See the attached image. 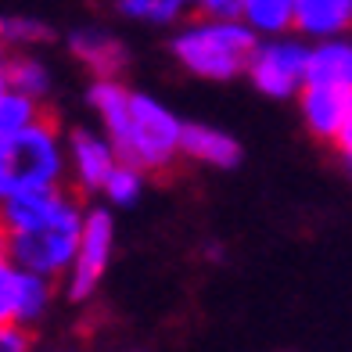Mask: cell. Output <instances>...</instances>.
I'll return each instance as SVG.
<instances>
[{
  "instance_id": "cell-13",
  "label": "cell",
  "mask_w": 352,
  "mask_h": 352,
  "mask_svg": "<svg viewBox=\"0 0 352 352\" xmlns=\"http://www.w3.org/2000/svg\"><path fill=\"white\" fill-rule=\"evenodd\" d=\"M4 83L43 104L47 98H51V90H54V76H51V69H47L43 58H36L33 51H19L14 58H8Z\"/></svg>"
},
{
  "instance_id": "cell-3",
  "label": "cell",
  "mask_w": 352,
  "mask_h": 352,
  "mask_svg": "<svg viewBox=\"0 0 352 352\" xmlns=\"http://www.w3.org/2000/svg\"><path fill=\"white\" fill-rule=\"evenodd\" d=\"M83 216H87L83 205L69 190H61L58 201L36 223L8 234V259L22 270L61 280L76 259L79 234H83Z\"/></svg>"
},
{
  "instance_id": "cell-22",
  "label": "cell",
  "mask_w": 352,
  "mask_h": 352,
  "mask_svg": "<svg viewBox=\"0 0 352 352\" xmlns=\"http://www.w3.org/2000/svg\"><path fill=\"white\" fill-rule=\"evenodd\" d=\"M334 144H338V155H342V162H345V166H349V173H352V119H349V126L342 130V137L334 140Z\"/></svg>"
},
{
  "instance_id": "cell-20",
  "label": "cell",
  "mask_w": 352,
  "mask_h": 352,
  "mask_svg": "<svg viewBox=\"0 0 352 352\" xmlns=\"http://www.w3.org/2000/svg\"><path fill=\"white\" fill-rule=\"evenodd\" d=\"M22 349H29V327L0 324V352H22Z\"/></svg>"
},
{
  "instance_id": "cell-16",
  "label": "cell",
  "mask_w": 352,
  "mask_h": 352,
  "mask_svg": "<svg viewBox=\"0 0 352 352\" xmlns=\"http://www.w3.org/2000/svg\"><path fill=\"white\" fill-rule=\"evenodd\" d=\"M101 195H104L108 205H116V209H130V205H137L140 195H144V169L119 158V166L108 173Z\"/></svg>"
},
{
  "instance_id": "cell-6",
  "label": "cell",
  "mask_w": 352,
  "mask_h": 352,
  "mask_svg": "<svg viewBox=\"0 0 352 352\" xmlns=\"http://www.w3.org/2000/svg\"><path fill=\"white\" fill-rule=\"evenodd\" d=\"M111 252H116V219H111L108 209H87L76 259L69 266V274L61 277L65 280V295L72 302H87L98 292V284L111 263Z\"/></svg>"
},
{
  "instance_id": "cell-8",
  "label": "cell",
  "mask_w": 352,
  "mask_h": 352,
  "mask_svg": "<svg viewBox=\"0 0 352 352\" xmlns=\"http://www.w3.org/2000/svg\"><path fill=\"white\" fill-rule=\"evenodd\" d=\"M54 280L0 259V324H36L51 309Z\"/></svg>"
},
{
  "instance_id": "cell-11",
  "label": "cell",
  "mask_w": 352,
  "mask_h": 352,
  "mask_svg": "<svg viewBox=\"0 0 352 352\" xmlns=\"http://www.w3.org/2000/svg\"><path fill=\"white\" fill-rule=\"evenodd\" d=\"M184 158L209 169H234L241 162V144L230 133L216 130V126H201V122H187L184 126Z\"/></svg>"
},
{
  "instance_id": "cell-7",
  "label": "cell",
  "mask_w": 352,
  "mask_h": 352,
  "mask_svg": "<svg viewBox=\"0 0 352 352\" xmlns=\"http://www.w3.org/2000/svg\"><path fill=\"white\" fill-rule=\"evenodd\" d=\"M65 158H69V180L83 195H101L108 173L119 166V148L101 126H76L65 137Z\"/></svg>"
},
{
  "instance_id": "cell-5",
  "label": "cell",
  "mask_w": 352,
  "mask_h": 352,
  "mask_svg": "<svg viewBox=\"0 0 352 352\" xmlns=\"http://www.w3.org/2000/svg\"><path fill=\"white\" fill-rule=\"evenodd\" d=\"M306 72H309V43L284 33V36H263L255 43L245 76L263 98L287 101L298 98V90L306 87Z\"/></svg>"
},
{
  "instance_id": "cell-10",
  "label": "cell",
  "mask_w": 352,
  "mask_h": 352,
  "mask_svg": "<svg viewBox=\"0 0 352 352\" xmlns=\"http://www.w3.org/2000/svg\"><path fill=\"white\" fill-rule=\"evenodd\" d=\"M295 33L331 40L352 33V0H295Z\"/></svg>"
},
{
  "instance_id": "cell-19",
  "label": "cell",
  "mask_w": 352,
  "mask_h": 352,
  "mask_svg": "<svg viewBox=\"0 0 352 352\" xmlns=\"http://www.w3.org/2000/svg\"><path fill=\"white\" fill-rule=\"evenodd\" d=\"M245 0H190V14H205V19H241Z\"/></svg>"
},
{
  "instance_id": "cell-9",
  "label": "cell",
  "mask_w": 352,
  "mask_h": 352,
  "mask_svg": "<svg viewBox=\"0 0 352 352\" xmlns=\"http://www.w3.org/2000/svg\"><path fill=\"white\" fill-rule=\"evenodd\" d=\"M298 111L306 130L320 140H338L352 119V87L349 83H316L306 79L298 90Z\"/></svg>"
},
{
  "instance_id": "cell-24",
  "label": "cell",
  "mask_w": 352,
  "mask_h": 352,
  "mask_svg": "<svg viewBox=\"0 0 352 352\" xmlns=\"http://www.w3.org/2000/svg\"><path fill=\"white\" fill-rule=\"evenodd\" d=\"M0 259H8V230L0 227Z\"/></svg>"
},
{
  "instance_id": "cell-1",
  "label": "cell",
  "mask_w": 352,
  "mask_h": 352,
  "mask_svg": "<svg viewBox=\"0 0 352 352\" xmlns=\"http://www.w3.org/2000/svg\"><path fill=\"white\" fill-rule=\"evenodd\" d=\"M259 36L241 19H205V14H187L176 25L173 36V58L180 65L209 83H230V79L248 72V61Z\"/></svg>"
},
{
  "instance_id": "cell-4",
  "label": "cell",
  "mask_w": 352,
  "mask_h": 352,
  "mask_svg": "<svg viewBox=\"0 0 352 352\" xmlns=\"http://www.w3.org/2000/svg\"><path fill=\"white\" fill-rule=\"evenodd\" d=\"M184 126L187 122L176 119V111L166 108L158 98L133 90L130 116L111 140L119 148V158L140 166L144 173H162L184 155Z\"/></svg>"
},
{
  "instance_id": "cell-17",
  "label": "cell",
  "mask_w": 352,
  "mask_h": 352,
  "mask_svg": "<svg viewBox=\"0 0 352 352\" xmlns=\"http://www.w3.org/2000/svg\"><path fill=\"white\" fill-rule=\"evenodd\" d=\"M40 116H43L40 101L25 98L22 90H14L8 83H0V137H8L14 130H22V126L36 122Z\"/></svg>"
},
{
  "instance_id": "cell-23",
  "label": "cell",
  "mask_w": 352,
  "mask_h": 352,
  "mask_svg": "<svg viewBox=\"0 0 352 352\" xmlns=\"http://www.w3.org/2000/svg\"><path fill=\"white\" fill-rule=\"evenodd\" d=\"M4 69H8V47L0 43V83H4Z\"/></svg>"
},
{
  "instance_id": "cell-18",
  "label": "cell",
  "mask_w": 352,
  "mask_h": 352,
  "mask_svg": "<svg viewBox=\"0 0 352 352\" xmlns=\"http://www.w3.org/2000/svg\"><path fill=\"white\" fill-rule=\"evenodd\" d=\"M51 40V29L29 14H0V43L14 51H33V47Z\"/></svg>"
},
{
  "instance_id": "cell-2",
  "label": "cell",
  "mask_w": 352,
  "mask_h": 352,
  "mask_svg": "<svg viewBox=\"0 0 352 352\" xmlns=\"http://www.w3.org/2000/svg\"><path fill=\"white\" fill-rule=\"evenodd\" d=\"M65 180V137L47 116L0 137V201L22 190H54Z\"/></svg>"
},
{
  "instance_id": "cell-12",
  "label": "cell",
  "mask_w": 352,
  "mask_h": 352,
  "mask_svg": "<svg viewBox=\"0 0 352 352\" xmlns=\"http://www.w3.org/2000/svg\"><path fill=\"white\" fill-rule=\"evenodd\" d=\"M69 51L94 76H119L126 69V47L104 29H76L69 36Z\"/></svg>"
},
{
  "instance_id": "cell-15",
  "label": "cell",
  "mask_w": 352,
  "mask_h": 352,
  "mask_svg": "<svg viewBox=\"0 0 352 352\" xmlns=\"http://www.w3.org/2000/svg\"><path fill=\"white\" fill-rule=\"evenodd\" d=\"M349 51H352V40L345 36L313 40L306 79H316V83H349Z\"/></svg>"
},
{
  "instance_id": "cell-14",
  "label": "cell",
  "mask_w": 352,
  "mask_h": 352,
  "mask_svg": "<svg viewBox=\"0 0 352 352\" xmlns=\"http://www.w3.org/2000/svg\"><path fill=\"white\" fill-rule=\"evenodd\" d=\"M241 22L255 36H284L295 29V0H245Z\"/></svg>"
},
{
  "instance_id": "cell-25",
  "label": "cell",
  "mask_w": 352,
  "mask_h": 352,
  "mask_svg": "<svg viewBox=\"0 0 352 352\" xmlns=\"http://www.w3.org/2000/svg\"><path fill=\"white\" fill-rule=\"evenodd\" d=\"M349 87H352V51H349Z\"/></svg>"
},
{
  "instance_id": "cell-21",
  "label": "cell",
  "mask_w": 352,
  "mask_h": 352,
  "mask_svg": "<svg viewBox=\"0 0 352 352\" xmlns=\"http://www.w3.org/2000/svg\"><path fill=\"white\" fill-rule=\"evenodd\" d=\"M119 11L126 14V19H140V22H148L151 19V11L158 8V0H116Z\"/></svg>"
}]
</instances>
